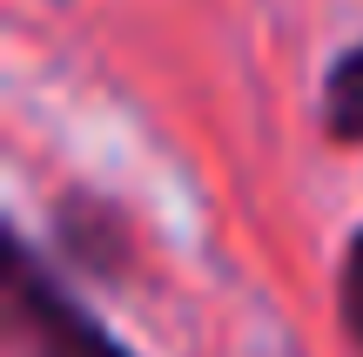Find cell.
Segmentation results:
<instances>
[{"label":"cell","mask_w":363,"mask_h":357,"mask_svg":"<svg viewBox=\"0 0 363 357\" xmlns=\"http://www.w3.org/2000/svg\"><path fill=\"white\" fill-rule=\"evenodd\" d=\"M48 250L61 256L81 283H121L135 270V229H128V216H121L108 196H94V189H67V196L54 202Z\"/></svg>","instance_id":"cell-2"},{"label":"cell","mask_w":363,"mask_h":357,"mask_svg":"<svg viewBox=\"0 0 363 357\" xmlns=\"http://www.w3.org/2000/svg\"><path fill=\"white\" fill-rule=\"evenodd\" d=\"M316 128L337 148H363V34L330 54L323 88H316Z\"/></svg>","instance_id":"cell-3"},{"label":"cell","mask_w":363,"mask_h":357,"mask_svg":"<svg viewBox=\"0 0 363 357\" xmlns=\"http://www.w3.org/2000/svg\"><path fill=\"white\" fill-rule=\"evenodd\" d=\"M337 324H343V337H350L357 357H363V223L350 229V243H343V256H337Z\"/></svg>","instance_id":"cell-4"},{"label":"cell","mask_w":363,"mask_h":357,"mask_svg":"<svg viewBox=\"0 0 363 357\" xmlns=\"http://www.w3.org/2000/svg\"><path fill=\"white\" fill-rule=\"evenodd\" d=\"M0 297H7V331L21 357H142L128 337L108 331V317L74 290V270L27 223H7Z\"/></svg>","instance_id":"cell-1"}]
</instances>
